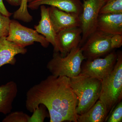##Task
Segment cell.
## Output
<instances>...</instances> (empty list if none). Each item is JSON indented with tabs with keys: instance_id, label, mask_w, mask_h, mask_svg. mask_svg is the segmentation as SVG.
Listing matches in <instances>:
<instances>
[{
	"instance_id": "6da1fadb",
	"label": "cell",
	"mask_w": 122,
	"mask_h": 122,
	"mask_svg": "<svg viewBox=\"0 0 122 122\" xmlns=\"http://www.w3.org/2000/svg\"><path fill=\"white\" fill-rule=\"evenodd\" d=\"M26 96L25 107L30 112L43 105L48 110L50 122H77V99L69 78L51 75L30 87Z\"/></svg>"
},
{
	"instance_id": "7a4b0ae2",
	"label": "cell",
	"mask_w": 122,
	"mask_h": 122,
	"mask_svg": "<svg viewBox=\"0 0 122 122\" xmlns=\"http://www.w3.org/2000/svg\"><path fill=\"white\" fill-rule=\"evenodd\" d=\"M70 85L77 99L76 112L78 115L86 112L99 99L101 80L80 73L69 78Z\"/></svg>"
},
{
	"instance_id": "3957f363",
	"label": "cell",
	"mask_w": 122,
	"mask_h": 122,
	"mask_svg": "<svg viewBox=\"0 0 122 122\" xmlns=\"http://www.w3.org/2000/svg\"><path fill=\"white\" fill-rule=\"evenodd\" d=\"M85 59L79 46L73 49L65 56L59 52H54L46 68L53 76L71 78L81 73L82 63Z\"/></svg>"
},
{
	"instance_id": "277c9868",
	"label": "cell",
	"mask_w": 122,
	"mask_h": 122,
	"mask_svg": "<svg viewBox=\"0 0 122 122\" xmlns=\"http://www.w3.org/2000/svg\"><path fill=\"white\" fill-rule=\"evenodd\" d=\"M117 61L109 76L101 80L102 91L99 100L106 107L109 113L112 111L122 98V54H117Z\"/></svg>"
},
{
	"instance_id": "5b68a950",
	"label": "cell",
	"mask_w": 122,
	"mask_h": 122,
	"mask_svg": "<svg viewBox=\"0 0 122 122\" xmlns=\"http://www.w3.org/2000/svg\"><path fill=\"white\" fill-rule=\"evenodd\" d=\"M6 39L23 48L35 42H39L45 48H48L50 44L45 37L36 30L23 26L14 20H11Z\"/></svg>"
},
{
	"instance_id": "8992f818",
	"label": "cell",
	"mask_w": 122,
	"mask_h": 122,
	"mask_svg": "<svg viewBox=\"0 0 122 122\" xmlns=\"http://www.w3.org/2000/svg\"><path fill=\"white\" fill-rule=\"evenodd\" d=\"M105 4L102 0H83L82 11L79 15L82 30L80 44H84L97 30L100 9Z\"/></svg>"
},
{
	"instance_id": "52a82bcc",
	"label": "cell",
	"mask_w": 122,
	"mask_h": 122,
	"mask_svg": "<svg viewBox=\"0 0 122 122\" xmlns=\"http://www.w3.org/2000/svg\"><path fill=\"white\" fill-rule=\"evenodd\" d=\"M112 35L98 29L92 33L81 48L85 58L93 60L110 52Z\"/></svg>"
},
{
	"instance_id": "ba28073f",
	"label": "cell",
	"mask_w": 122,
	"mask_h": 122,
	"mask_svg": "<svg viewBox=\"0 0 122 122\" xmlns=\"http://www.w3.org/2000/svg\"><path fill=\"white\" fill-rule=\"evenodd\" d=\"M117 54L115 52L109 54L104 58L87 60L81 66V73L93 78L102 80L109 76L113 70Z\"/></svg>"
},
{
	"instance_id": "9c48e42d",
	"label": "cell",
	"mask_w": 122,
	"mask_h": 122,
	"mask_svg": "<svg viewBox=\"0 0 122 122\" xmlns=\"http://www.w3.org/2000/svg\"><path fill=\"white\" fill-rule=\"evenodd\" d=\"M49 8L50 18L57 33L66 29L80 27L81 21L78 14L65 12L53 6Z\"/></svg>"
},
{
	"instance_id": "30bf717a",
	"label": "cell",
	"mask_w": 122,
	"mask_h": 122,
	"mask_svg": "<svg viewBox=\"0 0 122 122\" xmlns=\"http://www.w3.org/2000/svg\"><path fill=\"white\" fill-rule=\"evenodd\" d=\"M82 30L80 27L66 29L57 33L59 52L65 56L73 49L79 46L81 40Z\"/></svg>"
},
{
	"instance_id": "8fae6325",
	"label": "cell",
	"mask_w": 122,
	"mask_h": 122,
	"mask_svg": "<svg viewBox=\"0 0 122 122\" xmlns=\"http://www.w3.org/2000/svg\"><path fill=\"white\" fill-rule=\"evenodd\" d=\"M42 5L53 6L79 15L82 9V2L81 0H33L28 3V7L32 10H36Z\"/></svg>"
},
{
	"instance_id": "7c38bea8",
	"label": "cell",
	"mask_w": 122,
	"mask_h": 122,
	"mask_svg": "<svg viewBox=\"0 0 122 122\" xmlns=\"http://www.w3.org/2000/svg\"><path fill=\"white\" fill-rule=\"evenodd\" d=\"M41 19L34 29L39 33L45 37L46 39L53 46L54 52H59L57 42V33L55 32L49 16V7L42 5L40 7Z\"/></svg>"
},
{
	"instance_id": "4fadbf2b",
	"label": "cell",
	"mask_w": 122,
	"mask_h": 122,
	"mask_svg": "<svg viewBox=\"0 0 122 122\" xmlns=\"http://www.w3.org/2000/svg\"><path fill=\"white\" fill-rule=\"evenodd\" d=\"M27 49L8 41L6 37L0 38V68L7 64L14 65L15 56L17 54H25Z\"/></svg>"
},
{
	"instance_id": "5bb4252c",
	"label": "cell",
	"mask_w": 122,
	"mask_h": 122,
	"mask_svg": "<svg viewBox=\"0 0 122 122\" xmlns=\"http://www.w3.org/2000/svg\"><path fill=\"white\" fill-rule=\"evenodd\" d=\"M97 29L111 35H122V13L99 14Z\"/></svg>"
},
{
	"instance_id": "9a60e30c",
	"label": "cell",
	"mask_w": 122,
	"mask_h": 122,
	"mask_svg": "<svg viewBox=\"0 0 122 122\" xmlns=\"http://www.w3.org/2000/svg\"><path fill=\"white\" fill-rule=\"evenodd\" d=\"M18 92L17 85L14 81L0 86V113L5 115L11 113Z\"/></svg>"
},
{
	"instance_id": "2e32d148",
	"label": "cell",
	"mask_w": 122,
	"mask_h": 122,
	"mask_svg": "<svg viewBox=\"0 0 122 122\" xmlns=\"http://www.w3.org/2000/svg\"><path fill=\"white\" fill-rule=\"evenodd\" d=\"M105 104L98 99L86 113L78 115L77 122H103L109 113Z\"/></svg>"
},
{
	"instance_id": "e0dca14e",
	"label": "cell",
	"mask_w": 122,
	"mask_h": 122,
	"mask_svg": "<svg viewBox=\"0 0 122 122\" xmlns=\"http://www.w3.org/2000/svg\"><path fill=\"white\" fill-rule=\"evenodd\" d=\"M122 13V0H111L106 2L100 9L99 14Z\"/></svg>"
},
{
	"instance_id": "ac0fdd59",
	"label": "cell",
	"mask_w": 122,
	"mask_h": 122,
	"mask_svg": "<svg viewBox=\"0 0 122 122\" xmlns=\"http://www.w3.org/2000/svg\"><path fill=\"white\" fill-rule=\"evenodd\" d=\"M28 5L27 0H21L20 8L13 14L14 19L20 20L25 23H29L32 20V16L28 11Z\"/></svg>"
},
{
	"instance_id": "d6986e66",
	"label": "cell",
	"mask_w": 122,
	"mask_h": 122,
	"mask_svg": "<svg viewBox=\"0 0 122 122\" xmlns=\"http://www.w3.org/2000/svg\"><path fill=\"white\" fill-rule=\"evenodd\" d=\"M46 108L43 105H40L33 111L30 117L28 122H43L46 118L49 116L46 111Z\"/></svg>"
},
{
	"instance_id": "ffe728a7",
	"label": "cell",
	"mask_w": 122,
	"mask_h": 122,
	"mask_svg": "<svg viewBox=\"0 0 122 122\" xmlns=\"http://www.w3.org/2000/svg\"><path fill=\"white\" fill-rule=\"evenodd\" d=\"M30 117L22 112H11L3 119L2 122H28Z\"/></svg>"
},
{
	"instance_id": "44dd1931",
	"label": "cell",
	"mask_w": 122,
	"mask_h": 122,
	"mask_svg": "<svg viewBox=\"0 0 122 122\" xmlns=\"http://www.w3.org/2000/svg\"><path fill=\"white\" fill-rule=\"evenodd\" d=\"M110 116L107 117L108 122H122V102L118 103L111 112Z\"/></svg>"
},
{
	"instance_id": "7402d4cb",
	"label": "cell",
	"mask_w": 122,
	"mask_h": 122,
	"mask_svg": "<svg viewBox=\"0 0 122 122\" xmlns=\"http://www.w3.org/2000/svg\"><path fill=\"white\" fill-rule=\"evenodd\" d=\"M11 20L10 17L5 16L0 12V38L7 37L8 35Z\"/></svg>"
},
{
	"instance_id": "603a6c76",
	"label": "cell",
	"mask_w": 122,
	"mask_h": 122,
	"mask_svg": "<svg viewBox=\"0 0 122 122\" xmlns=\"http://www.w3.org/2000/svg\"><path fill=\"white\" fill-rule=\"evenodd\" d=\"M111 43L112 49L121 47L122 45V35H112L111 38Z\"/></svg>"
},
{
	"instance_id": "cb8c5ba5",
	"label": "cell",
	"mask_w": 122,
	"mask_h": 122,
	"mask_svg": "<svg viewBox=\"0 0 122 122\" xmlns=\"http://www.w3.org/2000/svg\"><path fill=\"white\" fill-rule=\"evenodd\" d=\"M0 12L3 15L9 17L11 16L12 14V13L10 12L5 8L3 2V0H0Z\"/></svg>"
},
{
	"instance_id": "d4e9b609",
	"label": "cell",
	"mask_w": 122,
	"mask_h": 122,
	"mask_svg": "<svg viewBox=\"0 0 122 122\" xmlns=\"http://www.w3.org/2000/svg\"><path fill=\"white\" fill-rule=\"evenodd\" d=\"M10 4L12 6H20L21 4V0H5Z\"/></svg>"
},
{
	"instance_id": "484cf974",
	"label": "cell",
	"mask_w": 122,
	"mask_h": 122,
	"mask_svg": "<svg viewBox=\"0 0 122 122\" xmlns=\"http://www.w3.org/2000/svg\"><path fill=\"white\" fill-rule=\"evenodd\" d=\"M102 0L103 1L105 2V3H106V2H108V1L110 0Z\"/></svg>"
},
{
	"instance_id": "4316f807",
	"label": "cell",
	"mask_w": 122,
	"mask_h": 122,
	"mask_svg": "<svg viewBox=\"0 0 122 122\" xmlns=\"http://www.w3.org/2000/svg\"><path fill=\"white\" fill-rule=\"evenodd\" d=\"M33 0H27V1H28V3H29V2H30L32 1Z\"/></svg>"
}]
</instances>
